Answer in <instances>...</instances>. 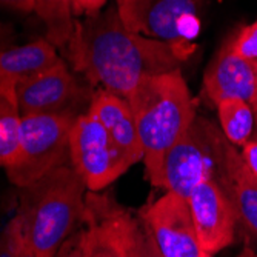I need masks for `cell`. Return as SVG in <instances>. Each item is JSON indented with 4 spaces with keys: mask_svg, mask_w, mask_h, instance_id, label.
Returning a JSON list of instances; mask_svg holds the SVG:
<instances>
[{
    "mask_svg": "<svg viewBox=\"0 0 257 257\" xmlns=\"http://www.w3.org/2000/svg\"><path fill=\"white\" fill-rule=\"evenodd\" d=\"M65 48L73 68L91 85L123 99L145 79L180 69L190 54L171 43L131 31L117 8L76 20Z\"/></svg>",
    "mask_w": 257,
    "mask_h": 257,
    "instance_id": "obj_1",
    "label": "cell"
},
{
    "mask_svg": "<svg viewBox=\"0 0 257 257\" xmlns=\"http://www.w3.org/2000/svg\"><path fill=\"white\" fill-rule=\"evenodd\" d=\"M126 100L144 148L148 179L160 186L163 159L197 117L188 85L177 69L145 79Z\"/></svg>",
    "mask_w": 257,
    "mask_h": 257,
    "instance_id": "obj_2",
    "label": "cell"
},
{
    "mask_svg": "<svg viewBox=\"0 0 257 257\" xmlns=\"http://www.w3.org/2000/svg\"><path fill=\"white\" fill-rule=\"evenodd\" d=\"M22 190L17 217L23 239L40 257H54L82 223L86 183L74 167L60 165Z\"/></svg>",
    "mask_w": 257,
    "mask_h": 257,
    "instance_id": "obj_3",
    "label": "cell"
},
{
    "mask_svg": "<svg viewBox=\"0 0 257 257\" xmlns=\"http://www.w3.org/2000/svg\"><path fill=\"white\" fill-rule=\"evenodd\" d=\"M77 117L71 112L23 115L16 157L5 168L11 183L25 188L65 165L69 157V134Z\"/></svg>",
    "mask_w": 257,
    "mask_h": 257,
    "instance_id": "obj_4",
    "label": "cell"
},
{
    "mask_svg": "<svg viewBox=\"0 0 257 257\" xmlns=\"http://www.w3.org/2000/svg\"><path fill=\"white\" fill-rule=\"evenodd\" d=\"M225 142L211 122L196 117L163 159L160 188L188 199L197 185L217 179Z\"/></svg>",
    "mask_w": 257,
    "mask_h": 257,
    "instance_id": "obj_5",
    "label": "cell"
},
{
    "mask_svg": "<svg viewBox=\"0 0 257 257\" xmlns=\"http://www.w3.org/2000/svg\"><path fill=\"white\" fill-rule=\"evenodd\" d=\"M69 159L88 191H103L131 167L106 130L88 111L79 115L71 128Z\"/></svg>",
    "mask_w": 257,
    "mask_h": 257,
    "instance_id": "obj_6",
    "label": "cell"
},
{
    "mask_svg": "<svg viewBox=\"0 0 257 257\" xmlns=\"http://www.w3.org/2000/svg\"><path fill=\"white\" fill-rule=\"evenodd\" d=\"M163 257H209L200 246L190 205L167 191L137 214Z\"/></svg>",
    "mask_w": 257,
    "mask_h": 257,
    "instance_id": "obj_7",
    "label": "cell"
},
{
    "mask_svg": "<svg viewBox=\"0 0 257 257\" xmlns=\"http://www.w3.org/2000/svg\"><path fill=\"white\" fill-rule=\"evenodd\" d=\"M22 115L60 114L80 115L77 108L85 102L88 89L80 85L68 65L60 59L53 68L16 86Z\"/></svg>",
    "mask_w": 257,
    "mask_h": 257,
    "instance_id": "obj_8",
    "label": "cell"
},
{
    "mask_svg": "<svg viewBox=\"0 0 257 257\" xmlns=\"http://www.w3.org/2000/svg\"><path fill=\"white\" fill-rule=\"evenodd\" d=\"M188 205L202 249L213 257L234 240L236 211L220 183L208 179L188 196Z\"/></svg>",
    "mask_w": 257,
    "mask_h": 257,
    "instance_id": "obj_9",
    "label": "cell"
},
{
    "mask_svg": "<svg viewBox=\"0 0 257 257\" xmlns=\"http://www.w3.org/2000/svg\"><path fill=\"white\" fill-rule=\"evenodd\" d=\"M208 0H145L139 33L191 53L200 28V13Z\"/></svg>",
    "mask_w": 257,
    "mask_h": 257,
    "instance_id": "obj_10",
    "label": "cell"
},
{
    "mask_svg": "<svg viewBox=\"0 0 257 257\" xmlns=\"http://www.w3.org/2000/svg\"><path fill=\"white\" fill-rule=\"evenodd\" d=\"M126 214L111 196L88 191L82 225L86 257H131L126 242Z\"/></svg>",
    "mask_w": 257,
    "mask_h": 257,
    "instance_id": "obj_11",
    "label": "cell"
},
{
    "mask_svg": "<svg viewBox=\"0 0 257 257\" xmlns=\"http://www.w3.org/2000/svg\"><path fill=\"white\" fill-rule=\"evenodd\" d=\"M203 89L214 103L240 99L257 112V62L239 57L226 43L209 63L203 77Z\"/></svg>",
    "mask_w": 257,
    "mask_h": 257,
    "instance_id": "obj_12",
    "label": "cell"
},
{
    "mask_svg": "<svg viewBox=\"0 0 257 257\" xmlns=\"http://www.w3.org/2000/svg\"><path fill=\"white\" fill-rule=\"evenodd\" d=\"M88 112L100 122L131 165L144 159L136 119L126 99L105 89H97L92 92Z\"/></svg>",
    "mask_w": 257,
    "mask_h": 257,
    "instance_id": "obj_13",
    "label": "cell"
},
{
    "mask_svg": "<svg viewBox=\"0 0 257 257\" xmlns=\"http://www.w3.org/2000/svg\"><path fill=\"white\" fill-rule=\"evenodd\" d=\"M216 180L229 197L236 216L257 237V179L246 167L242 154L228 140Z\"/></svg>",
    "mask_w": 257,
    "mask_h": 257,
    "instance_id": "obj_14",
    "label": "cell"
},
{
    "mask_svg": "<svg viewBox=\"0 0 257 257\" xmlns=\"http://www.w3.org/2000/svg\"><path fill=\"white\" fill-rule=\"evenodd\" d=\"M59 60L56 46L46 39L22 46L13 45L0 51V80L13 82L17 86L53 68Z\"/></svg>",
    "mask_w": 257,
    "mask_h": 257,
    "instance_id": "obj_15",
    "label": "cell"
},
{
    "mask_svg": "<svg viewBox=\"0 0 257 257\" xmlns=\"http://www.w3.org/2000/svg\"><path fill=\"white\" fill-rule=\"evenodd\" d=\"M22 117L16 85L0 80V167L4 168L16 157Z\"/></svg>",
    "mask_w": 257,
    "mask_h": 257,
    "instance_id": "obj_16",
    "label": "cell"
},
{
    "mask_svg": "<svg viewBox=\"0 0 257 257\" xmlns=\"http://www.w3.org/2000/svg\"><path fill=\"white\" fill-rule=\"evenodd\" d=\"M216 106L225 139L234 147L246 145L254 136L255 111L240 99H225Z\"/></svg>",
    "mask_w": 257,
    "mask_h": 257,
    "instance_id": "obj_17",
    "label": "cell"
},
{
    "mask_svg": "<svg viewBox=\"0 0 257 257\" xmlns=\"http://www.w3.org/2000/svg\"><path fill=\"white\" fill-rule=\"evenodd\" d=\"M34 11L46 28V40L65 48L76 27L69 0H34Z\"/></svg>",
    "mask_w": 257,
    "mask_h": 257,
    "instance_id": "obj_18",
    "label": "cell"
},
{
    "mask_svg": "<svg viewBox=\"0 0 257 257\" xmlns=\"http://www.w3.org/2000/svg\"><path fill=\"white\" fill-rule=\"evenodd\" d=\"M125 231L131 257H163L139 216L126 214Z\"/></svg>",
    "mask_w": 257,
    "mask_h": 257,
    "instance_id": "obj_19",
    "label": "cell"
},
{
    "mask_svg": "<svg viewBox=\"0 0 257 257\" xmlns=\"http://www.w3.org/2000/svg\"><path fill=\"white\" fill-rule=\"evenodd\" d=\"M228 45L231 51L239 57L257 62V20L242 28Z\"/></svg>",
    "mask_w": 257,
    "mask_h": 257,
    "instance_id": "obj_20",
    "label": "cell"
},
{
    "mask_svg": "<svg viewBox=\"0 0 257 257\" xmlns=\"http://www.w3.org/2000/svg\"><path fill=\"white\" fill-rule=\"evenodd\" d=\"M23 245V231L19 217L16 216L7 228L0 232V257H19Z\"/></svg>",
    "mask_w": 257,
    "mask_h": 257,
    "instance_id": "obj_21",
    "label": "cell"
},
{
    "mask_svg": "<svg viewBox=\"0 0 257 257\" xmlns=\"http://www.w3.org/2000/svg\"><path fill=\"white\" fill-rule=\"evenodd\" d=\"M54 257H86L85 248V229L80 223L76 231L69 236L57 249Z\"/></svg>",
    "mask_w": 257,
    "mask_h": 257,
    "instance_id": "obj_22",
    "label": "cell"
},
{
    "mask_svg": "<svg viewBox=\"0 0 257 257\" xmlns=\"http://www.w3.org/2000/svg\"><path fill=\"white\" fill-rule=\"evenodd\" d=\"M145 0H115L117 11L122 17L125 27L134 33H139V22L142 14V7Z\"/></svg>",
    "mask_w": 257,
    "mask_h": 257,
    "instance_id": "obj_23",
    "label": "cell"
},
{
    "mask_svg": "<svg viewBox=\"0 0 257 257\" xmlns=\"http://www.w3.org/2000/svg\"><path fill=\"white\" fill-rule=\"evenodd\" d=\"M106 4V0H71L73 13L77 16H89L99 13Z\"/></svg>",
    "mask_w": 257,
    "mask_h": 257,
    "instance_id": "obj_24",
    "label": "cell"
},
{
    "mask_svg": "<svg viewBox=\"0 0 257 257\" xmlns=\"http://www.w3.org/2000/svg\"><path fill=\"white\" fill-rule=\"evenodd\" d=\"M242 157L246 163V167L252 173V176L257 179V139L252 137L246 145L242 147Z\"/></svg>",
    "mask_w": 257,
    "mask_h": 257,
    "instance_id": "obj_25",
    "label": "cell"
},
{
    "mask_svg": "<svg viewBox=\"0 0 257 257\" xmlns=\"http://www.w3.org/2000/svg\"><path fill=\"white\" fill-rule=\"evenodd\" d=\"M0 8L14 10L19 13L34 11V0H0Z\"/></svg>",
    "mask_w": 257,
    "mask_h": 257,
    "instance_id": "obj_26",
    "label": "cell"
},
{
    "mask_svg": "<svg viewBox=\"0 0 257 257\" xmlns=\"http://www.w3.org/2000/svg\"><path fill=\"white\" fill-rule=\"evenodd\" d=\"M14 28L10 25V23H4L0 22V51H4L10 46H13L14 42Z\"/></svg>",
    "mask_w": 257,
    "mask_h": 257,
    "instance_id": "obj_27",
    "label": "cell"
},
{
    "mask_svg": "<svg viewBox=\"0 0 257 257\" xmlns=\"http://www.w3.org/2000/svg\"><path fill=\"white\" fill-rule=\"evenodd\" d=\"M19 257H40V255H39L31 246H28L27 242H25V239H23V245H22V248H20Z\"/></svg>",
    "mask_w": 257,
    "mask_h": 257,
    "instance_id": "obj_28",
    "label": "cell"
},
{
    "mask_svg": "<svg viewBox=\"0 0 257 257\" xmlns=\"http://www.w3.org/2000/svg\"><path fill=\"white\" fill-rule=\"evenodd\" d=\"M240 257H257V254L254 251H251V249H245Z\"/></svg>",
    "mask_w": 257,
    "mask_h": 257,
    "instance_id": "obj_29",
    "label": "cell"
},
{
    "mask_svg": "<svg viewBox=\"0 0 257 257\" xmlns=\"http://www.w3.org/2000/svg\"><path fill=\"white\" fill-rule=\"evenodd\" d=\"M252 137L257 139V112H255V130H254V136H252Z\"/></svg>",
    "mask_w": 257,
    "mask_h": 257,
    "instance_id": "obj_30",
    "label": "cell"
},
{
    "mask_svg": "<svg viewBox=\"0 0 257 257\" xmlns=\"http://www.w3.org/2000/svg\"><path fill=\"white\" fill-rule=\"evenodd\" d=\"M69 4H71V0H69Z\"/></svg>",
    "mask_w": 257,
    "mask_h": 257,
    "instance_id": "obj_31",
    "label": "cell"
}]
</instances>
